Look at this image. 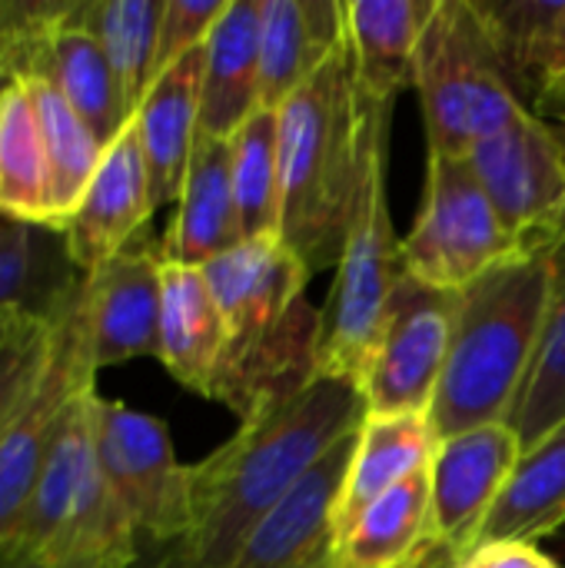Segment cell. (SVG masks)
<instances>
[{
  "mask_svg": "<svg viewBox=\"0 0 565 568\" xmlns=\"http://www.w3.org/2000/svg\"><path fill=\"white\" fill-rule=\"evenodd\" d=\"M63 310V306H60ZM53 323V320H50ZM50 323L23 333L10 346L0 349V443L7 439L13 419L20 416L27 396L37 386V376L47 359V343H50Z\"/></svg>",
  "mask_w": 565,
  "mask_h": 568,
  "instance_id": "33",
  "label": "cell"
},
{
  "mask_svg": "<svg viewBox=\"0 0 565 568\" xmlns=\"http://www.w3.org/2000/svg\"><path fill=\"white\" fill-rule=\"evenodd\" d=\"M233 196L243 240L280 236V120L260 106L230 140Z\"/></svg>",
  "mask_w": 565,
  "mask_h": 568,
  "instance_id": "30",
  "label": "cell"
},
{
  "mask_svg": "<svg viewBox=\"0 0 565 568\" xmlns=\"http://www.w3.org/2000/svg\"><path fill=\"white\" fill-rule=\"evenodd\" d=\"M163 246L147 233L83 276V306L97 373L140 356H160Z\"/></svg>",
  "mask_w": 565,
  "mask_h": 568,
  "instance_id": "13",
  "label": "cell"
},
{
  "mask_svg": "<svg viewBox=\"0 0 565 568\" xmlns=\"http://www.w3.org/2000/svg\"><path fill=\"white\" fill-rule=\"evenodd\" d=\"M565 73V7L563 13H559V20H556V27H553V33H549V40H546V50H543V60H539V90L546 87V83H553L556 77H563ZM536 100V97H533Z\"/></svg>",
  "mask_w": 565,
  "mask_h": 568,
  "instance_id": "36",
  "label": "cell"
},
{
  "mask_svg": "<svg viewBox=\"0 0 565 568\" xmlns=\"http://www.w3.org/2000/svg\"><path fill=\"white\" fill-rule=\"evenodd\" d=\"M87 393H97V363L90 349L80 276L70 300L50 323L47 359L37 376V386L27 396L20 416L13 419L7 439L0 443V552L13 549L20 519L47 466V456L70 409Z\"/></svg>",
  "mask_w": 565,
  "mask_h": 568,
  "instance_id": "7",
  "label": "cell"
},
{
  "mask_svg": "<svg viewBox=\"0 0 565 568\" xmlns=\"http://www.w3.org/2000/svg\"><path fill=\"white\" fill-rule=\"evenodd\" d=\"M453 313L456 293L403 270L360 383L366 416H430L450 356Z\"/></svg>",
  "mask_w": 565,
  "mask_h": 568,
  "instance_id": "10",
  "label": "cell"
},
{
  "mask_svg": "<svg viewBox=\"0 0 565 568\" xmlns=\"http://www.w3.org/2000/svg\"><path fill=\"white\" fill-rule=\"evenodd\" d=\"M3 556H7V552H0V566H3Z\"/></svg>",
  "mask_w": 565,
  "mask_h": 568,
  "instance_id": "40",
  "label": "cell"
},
{
  "mask_svg": "<svg viewBox=\"0 0 565 568\" xmlns=\"http://www.w3.org/2000/svg\"><path fill=\"white\" fill-rule=\"evenodd\" d=\"M363 113V180L350 233L336 263V283L320 310L316 376L363 383L366 363L380 339L386 306L403 276V250L386 203V156L393 110Z\"/></svg>",
  "mask_w": 565,
  "mask_h": 568,
  "instance_id": "5",
  "label": "cell"
},
{
  "mask_svg": "<svg viewBox=\"0 0 565 568\" xmlns=\"http://www.w3.org/2000/svg\"><path fill=\"white\" fill-rule=\"evenodd\" d=\"M157 213L147 163L140 153V140L133 120L127 130L107 146L93 180L67 216L60 236L70 266L87 276L103 266L110 256L140 240Z\"/></svg>",
  "mask_w": 565,
  "mask_h": 568,
  "instance_id": "14",
  "label": "cell"
},
{
  "mask_svg": "<svg viewBox=\"0 0 565 568\" xmlns=\"http://www.w3.org/2000/svg\"><path fill=\"white\" fill-rule=\"evenodd\" d=\"M163 0H77L73 20L100 43L133 120L157 80Z\"/></svg>",
  "mask_w": 565,
  "mask_h": 568,
  "instance_id": "28",
  "label": "cell"
},
{
  "mask_svg": "<svg viewBox=\"0 0 565 568\" xmlns=\"http://www.w3.org/2000/svg\"><path fill=\"white\" fill-rule=\"evenodd\" d=\"M77 280L60 233L0 220V349L50 323Z\"/></svg>",
  "mask_w": 565,
  "mask_h": 568,
  "instance_id": "20",
  "label": "cell"
},
{
  "mask_svg": "<svg viewBox=\"0 0 565 568\" xmlns=\"http://www.w3.org/2000/svg\"><path fill=\"white\" fill-rule=\"evenodd\" d=\"M363 419L360 386L333 376L266 399L223 446L190 466L186 536L137 568H233L250 532Z\"/></svg>",
  "mask_w": 565,
  "mask_h": 568,
  "instance_id": "1",
  "label": "cell"
},
{
  "mask_svg": "<svg viewBox=\"0 0 565 568\" xmlns=\"http://www.w3.org/2000/svg\"><path fill=\"white\" fill-rule=\"evenodd\" d=\"M529 110H533L536 116H543L546 123L556 120V123H563L565 126V73L563 77H556L553 83H546V87L536 93V100L529 103Z\"/></svg>",
  "mask_w": 565,
  "mask_h": 568,
  "instance_id": "37",
  "label": "cell"
},
{
  "mask_svg": "<svg viewBox=\"0 0 565 568\" xmlns=\"http://www.w3.org/2000/svg\"><path fill=\"white\" fill-rule=\"evenodd\" d=\"M0 47H3V43H0ZM7 83H10V80L3 77V67H0V93H3V87H7Z\"/></svg>",
  "mask_w": 565,
  "mask_h": 568,
  "instance_id": "39",
  "label": "cell"
},
{
  "mask_svg": "<svg viewBox=\"0 0 565 568\" xmlns=\"http://www.w3.org/2000/svg\"><path fill=\"white\" fill-rule=\"evenodd\" d=\"M519 456L523 446L509 423L466 429L436 443L430 463L433 536L456 556V562L476 549L480 529L506 489Z\"/></svg>",
  "mask_w": 565,
  "mask_h": 568,
  "instance_id": "12",
  "label": "cell"
},
{
  "mask_svg": "<svg viewBox=\"0 0 565 568\" xmlns=\"http://www.w3.org/2000/svg\"><path fill=\"white\" fill-rule=\"evenodd\" d=\"M503 226L523 243L565 230V140L529 106L466 153Z\"/></svg>",
  "mask_w": 565,
  "mask_h": 568,
  "instance_id": "11",
  "label": "cell"
},
{
  "mask_svg": "<svg viewBox=\"0 0 565 568\" xmlns=\"http://www.w3.org/2000/svg\"><path fill=\"white\" fill-rule=\"evenodd\" d=\"M223 349H226V323L203 270L167 263L157 359L167 366V373L180 386L206 399L216 366L223 359Z\"/></svg>",
  "mask_w": 565,
  "mask_h": 568,
  "instance_id": "23",
  "label": "cell"
},
{
  "mask_svg": "<svg viewBox=\"0 0 565 568\" xmlns=\"http://www.w3.org/2000/svg\"><path fill=\"white\" fill-rule=\"evenodd\" d=\"M0 220L60 233L53 173L23 83H7L0 93Z\"/></svg>",
  "mask_w": 565,
  "mask_h": 568,
  "instance_id": "27",
  "label": "cell"
},
{
  "mask_svg": "<svg viewBox=\"0 0 565 568\" xmlns=\"http://www.w3.org/2000/svg\"><path fill=\"white\" fill-rule=\"evenodd\" d=\"M420 562H423V559H420ZM420 562H416V566H420ZM416 566H413V568H416Z\"/></svg>",
  "mask_w": 565,
  "mask_h": 568,
  "instance_id": "41",
  "label": "cell"
},
{
  "mask_svg": "<svg viewBox=\"0 0 565 568\" xmlns=\"http://www.w3.org/2000/svg\"><path fill=\"white\" fill-rule=\"evenodd\" d=\"M0 568H43L37 559H30V556H20V552H7L3 556V566Z\"/></svg>",
  "mask_w": 565,
  "mask_h": 568,
  "instance_id": "38",
  "label": "cell"
},
{
  "mask_svg": "<svg viewBox=\"0 0 565 568\" xmlns=\"http://www.w3.org/2000/svg\"><path fill=\"white\" fill-rule=\"evenodd\" d=\"M73 13L67 23L47 33L3 43L0 67L10 83H23V80L50 83L83 116V123L100 136V143L110 146L127 130L130 113L123 106L117 77L100 43L73 20Z\"/></svg>",
  "mask_w": 565,
  "mask_h": 568,
  "instance_id": "15",
  "label": "cell"
},
{
  "mask_svg": "<svg viewBox=\"0 0 565 568\" xmlns=\"http://www.w3.org/2000/svg\"><path fill=\"white\" fill-rule=\"evenodd\" d=\"M343 43V0H260V106L280 110Z\"/></svg>",
  "mask_w": 565,
  "mask_h": 568,
  "instance_id": "18",
  "label": "cell"
},
{
  "mask_svg": "<svg viewBox=\"0 0 565 568\" xmlns=\"http://www.w3.org/2000/svg\"><path fill=\"white\" fill-rule=\"evenodd\" d=\"M90 419L97 463L133 523L140 562L176 546L190 529V466L176 459L167 423L100 393Z\"/></svg>",
  "mask_w": 565,
  "mask_h": 568,
  "instance_id": "8",
  "label": "cell"
},
{
  "mask_svg": "<svg viewBox=\"0 0 565 568\" xmlns=\"http://www.w3.org/2000/svg\"><path fill=\"white\" fill-rule=\"evenodd\" d=\"M230 0H163L160 17V43H157V77L183 60L186 53L200 50L226 10Z\"/></svg>",
  "mask_w": 565,
  "mask_h": 568,
  "instance_id": "34",
  "label": "cell"
},
{
  "mask_svg": "<svg viewBox=\"0 0 565 568\" xmlns=\"http://www.w3.org/2000/svg\"><path fill=\"white\" fill-rule=\"evenodd\" d=\"M240 216L233 196V153L230 140L200 133L190 170L176 200V213L160 240L167 263L206 266L226 250L240 246Z\"/></svg>",
  "mask_w": 565,
  "mask_h": 568,
  "instance_id": "21",
  "label": "cell"
},
{
  "mask_svg": "<svg viewBox=\"0 0 565 568\" xmlns=\"http://www.w3.org/2000/svg\"><path fill=\"white\" fill-rule=\"evenodd\" d=\"M360 433V429H356ZM356 433L336 443L250 532L233 568H333L336 506L353 459Z\"/></svg>",
  "mask_w": 565,
  "mask_h": 568,
  "instance_id": "16",
  "label": "cell"
},
{
  "mask_svg": "<svg viewBox=\"0 0 565 568\" xmlns=\"http://www.w3.org/2000/svg\"><path fill=\"white\" fill-rule=\"evenodd\" d=\"M516 97L529 106L539 93V60L565 0H473Z\"/></svg>",
  "mask_w": 565,
  "mask_h": 568,
  "instance_id": "32",
  "label": "cell"
},
{
  "mask_svg": "<svg viewBox=\"0 0 565 568\" xmlns=\"http://www.w3.org/2000/svg\"><path fill=\"white\" fill-rule=\"evenodd\" d=\"M549 276L553 240L509 253L456 293L450 356L430 406L436 443L513 419L543 343Z\"/></svg>",
  "mask_w": 565,
  "mask_h": 568,
  "instance_id": "2",
  "label": "cell"
},
{
  "mask_svg": "<svg viewBox=\"0 0 565 568\" xmlns=\"http://www.w3.org/2000/svg\"><path fill=\"white\" fill-rule=\"evenodd\" d=\"M413 87L426 123V153L440 156H466L526 106L473 0H436L416 50Z\"/></svg>",
  "mask_w": 565,
  "mask_h": 568,
  "instance_id": "6",
  "label": "cell"
},
{
  "mask_svg": "<svg viewBox=\"0 0 565 568\" xmlns=\"http://www.w3.org/2000/svg\"><path fill=\"white\" fill-rule=\"evenodd\" d=\"M200 87H203V47L167 67L147 90L133 113V130L147 163L157 210L176 203L193 146L200 140Z\"/></svg>",
  "mask_w": 565,
  "mask_h": 568,
  "instance_id": "19",
  "label": "cell"
},
{
  "mask_svg": "<svg viewBox=\"0 0 565 568\" xmlns=\"http://www.w3.org/2000/svg\"><path fill=\"white\" fill-rule=\"evenodd\" d=\"M565 526V423L523 449L506 489L486 516L476 546L539 542Z\"/></svg>",
  "mask_w": 565,
  "mask_h": 568,
  "instance_id": "26",
  "label": "cell"
},
{
  "mask_svg": "<svg viewBox=\"0 0 565 568\" xmlns=\"http://www.w3.org/2000/svg\"><path fill=\"white\" fill-rule=\"evenodd\" d=\"M226 323V349L210 396L240 419L316 376L320 310L306 300V266L280 236L243 240L200 266Z\"/></svg>",
  "mask_w": 565,
  "mask_h": 568,
  "instance_id": "3",
  "label": "cell"
},
{
  "mask_svg": "<svg viewBox=\"0 0 565 568\" xmlns=\"http://www.w3.org/2000/svg\"><path fill=\"white\" fill-rule=\"evenodd\" d=\"M433 453L436 433L430 416H366L340 493L336 536H343L390 489L423 473L433 463Z\"/></svg>",
  "mask_w": 565,
  "mask_h": 568,
  "instance_id": "24",
  "label": "cell"
},
{
  "mask_svg": "<svg viewBox=\"0 0 565 568\" xmlns=\"http://www.w3.org/2000/svg\"><path fill=\"white\" fill-rule=\"evenodd\" d=\"M260 110V0H230L203 43L200 133L233 140Z\"/></svg>",
  "mask_w": 565,
  "mask_h": 568,
  "instance_id": "22",
  "label": "cell"
},
{
  "mask_svg": "<svg viewBox=\"0 0 565 568\" xmlns=\"http://www.w3.org/2000/svg\"><path fill=\"white\" fill-rule=\"evenodd\" d=\"M456 568H559L533 542H486L460 559Z\"/></svg>",
  "mask_w": 565,
  "mask_h": 568,
  "instance_id": "35",
  "label": "cell"
},
{
  "mask_svg": "<svg viewBox=\"0 0 565 568\" xmlns=\"http://www.w3.org/2000/svg\"><path fill=\"white\" fill-rule=\"evenodd\" d=\"M23 87L33 100V113L40 123L43 146H47V160H50V173H53V203H57V216H60V230H63L77 200L83 196L87 183L93 180L107 146L50 83L23 80Z\"/></svg>",
  "mask_w": 565,
  "mask_h": 568,
  "instance_id": "31",
  "label": "cell"
},
{
  "mask_svg": "<svg viewBox=\"0 0 565 568\" xmlns=\"http://www.w3.org/2000/svg\"><path fill=\"white\" fill-rule=\"evenodd\" d=\"M280 243L320 273L340 263L360 180L363 113L346 43L280 110Z\"/></svg>",
  "mask_w": 565,
  "mask_h": 568,
  "instance_id": "4",
  "label": "cell"
},
{
  "mask_svg": "<svg viewBox=\"0 0 565 568\" xmlns=\"http://www.w3.org/2000/svg\"><path fill=\"white\" fill-rule=\"evenodd\" d=\"M343 7L360 110H393L400 90L413 87L416 50L436 0H343Z\"/></svg>",
  "mask_w": 565,
  "mask_h": 568,
  "instance_id": "17",
  "label": "cell"
},
{
  "mask_svg": "<svg viewBox=\"0 0 565 568\" xmlns=\"http://www.w3.org/2000/svg\"><path fill=\"white\" fill-rule=\"evenodd\" d=\"M426 160L423 206L400 243L403 270L426 286L460 293L523 243L503 226L466 156Z\"/></svg>",
  "mask_w": 565,
  "mask_h": 568,
  "instance_id": "9",
  "label": "cell"
},
{
  "mask_svg": "<svg viewBox=\"0 0 565 568\" xmlns=\"http://www.w3.org/2000/svg\"><path fill=\"white\" fill-rule=\"evenodd\" d=\"M559 423H565V230L553 236L546 329L509 426L519 436V446L529 449Z\"/></svg>",
  "mask_w": 565,
  "mask_h": 568,
  "instance_id": "29",
  "label": "cell"
},
{
  "mask_svg": "<svg viewBox=\"0 0 565 568\" xmlns=\"http://www.w3.org/2000/svg\"><path fill=\"white\" fill-rule=\"evenodd\" d=\"M436 546L430 466L376 499L336 542L333 568H413Z\"/></svg>",
  "mask_w": 565,
  "mask_h": 568,
  "instance_id": "25",
  "label": "cell"
}]
</instances>
